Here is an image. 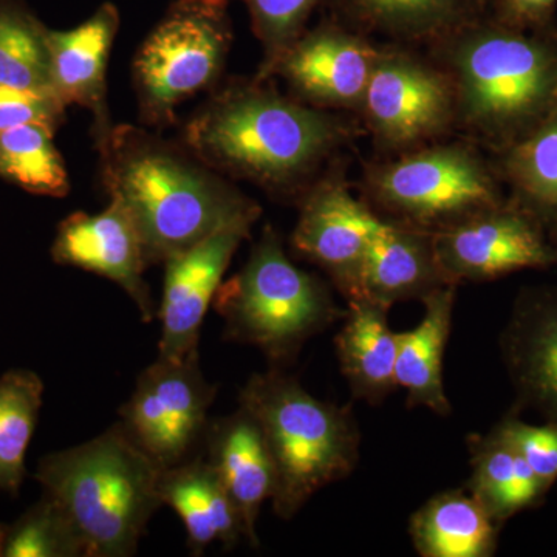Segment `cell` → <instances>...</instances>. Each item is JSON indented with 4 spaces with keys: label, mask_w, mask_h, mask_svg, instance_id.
<instances>
[{
    "label": "cell",
    "mask_w": 557,
    "mask_h": 557,
    "mask_svg": "<svg viewBox=\"0 0 557 557\" xmlns=\"http://www.w3.org/2000/svg\"><path fill=\"white\" fill-rule=\"evenodd\" d=\"M366 135L357 115L311 108L273 79H231L186 124L183 143L230 180L296 200Z\"/></svg>",
    "instance_id": "obj_1"
},
{
    "label": "cell",
    "mask_w": 557,
    "mask_h": 557,
    "mask_svg": "<svg viewBox=\"0 0 557 557\" xmlns=\"http://www.w3.org/2000/svg\"><path fill=\"white\" fill-rule=\"evenodd\" d=\"M102 183L141 236L149 265L163 263L220 230H252L262 208L183 143L131 124L101 146Z\"/></svg>",
    "instance_id": "obj_2"
},
{
    "label": "cell",
    "mask_w": 557,
    "mask_h": 557,
    "mask_svg": "<svg viewBox=\"0 0 557 557\" xmlns=\"http://www.w3.org/2000/svg\"><path fill=\"white\" fill-rule=\"evenodd\" d=\"M457 102V135L487 153L527 137L557 109V27L523 32L490 16L426 47Z\"/></svg>",
    "instance_id": "obj_3"
},
{
    "label": "cell",
    "mask_w": 557,
    "mask_h": 557,
    "mask_svg": "<svg viewBox=\"0 0 557 557\" xmlns=\"http://www.w3.org/2000/svg\"><path fill=\"white\" fill-rule=\"evenodd\" d=\"M161 471L115 423L83 445L40 458L35 479L67 512L86 557H129L163 505Z\"/></svg>",
    "instance_id": "obj_4"
},
{
    "label": "cell",
    "mask_w": 557,
    "mask_h": 557,
    "mask_svg": "<svg viewBox=\"0 0 557 557\" xmlns=\"http://www.w3.org/2000/svg\"><path fill=\"white\" fill-rule=\"evenodd\" d=\"M240 406L259 421L274 468L271 498L281 519H292L318 491L346 479L359 457V431L350 409L314 398L281 369L252 375Z\"/></svg>",
    "instance_id": "obj_5"
},
{
    "label": "cell",
    "mask_w": 557,
    "mask_h": 557,
    "mask_svg": "<svg viewBox=\"0 0 557 557\" xmlns=\"http://www.w3.org/2000/svg\"><path fill=\"white\" fill-rule=\"evenodd\" d=\"M212 304L225 321L226 338L260 348L274 364L295 358L306 341L346 317L329 285L289 260L271 225Z\"/></svg>",
    "instance_id": "obj_6"
},
{
    "label": "cell",
    "mask_w": 557,
    "mask_h": 557,
    "mask_svg": "<svg viewBox=\"0 0 557 557\" xmlns=\"http://www.w3.org/2000/svg\"><path fill=\"white\" fill-rule=\"evenodd\" d=\"M361 193L379 218L431 234L508 197L490 153L460 135L372 161L362 172Z\"/></svg>",
    "instance_id": "obj_7"
},
{
    "label": "cell",
    "mask_w": 557,
    "mask_h": 557,
    "mask_svg": "<svg viewBox=\"0 0 557 557\" xmlns=\"http://www.w3.org/2000/svg\"><path fill=\"white\" fill-rule=\"evenodd\" d=\"M233 39L228 0H174L134 61L143 124L164 129L183 101L214 89Z\"/></svg>",
    "instance_id": "obj_8"
},
{
    "label": "cell",
    "mask_w": 557,
    "mask_h": 557,
    "mask_svg": "<svg viewBox=\"0 0 557 557\" xmlns=\"http://www.w3.org/2000/svg\"><path fill=\"white\" fill-rule=\"evenodd\" d=\"M384 159L456 137L457 102L445 70L426 50L381 42L357 113Z\"/></svg>",
    "instance_id": "obj_9"
},
{
    "label": "cell",
    "mask_w": 557,
    "mask_h": 557,
    "mask_svg": "<svg viewBox=\"0 0 557 557\" xmlns=\"http://www.w3.org/2000/svg\"><path fill=\"white\" fill-rule=\"evenodd\" d=\"M218 387L205 379L199 351L180 361L157 358L137 379L119 424L161 469L190 460L205 443Z\"/></svg>",
    "instance_id": "obj_10"
},
{
    "label": "cell",
    "mask_w": 557,
    "mask_h": 557,
    "mask_svg": "<svg viewBox=\"0 0 557 557\" xmlns=\"http://www.w3.org/2000/svg\"><path fill=\"white\" fill-rule=\"evenodd\" d=\"M432 239L450 284L494 281L520 270L557 265L547 226L509 197L432 234Z\"/></svg>",
    "instance_id": "obj_11"
},
{
    "label": "cell",
    "mask_w": 557,
    "mask_h": 557,
    "mask_svg": "<svg viewBox=\"0 0 557 557\" xmlns=\"http://www.w3.org/2000/svg\"><path fill=\"white\" fill-rule=\"evenodd\" d=\"M379 53L380 40L329 16L285 51L271 79L311 108L357 115Z\"/></svg>",
    "instance_id": "obj_12"
},
{
    "label": "cell",
    "mask_w": 557,
    "mask_h": 557,
    "mask_svg": "<svg viewBox=\"0 0 557 557\" xmlns=\"http://www.w3.org/2000/svg\"><path fill=\"white\" fill-rule=\"evenodd\" d=\"M333 163L300 197L292 247L321 267L347 302L359 298V277L373 234L383 219L357 199Z\"/></svg>",
    "instance_id": "obj_13"
},
{
    "label": "cell",
    "mask_w": 557,
    "mask_h": 557,
    "mask_svg": "<svg viewBox=\"0 0 557 557\" xmlns=\"http://www.w3.org/2000/svg\"><path fill=\"white\" fill-rule=\"evenodd\" d=\"M251 230L233 226L211 234L164 260L159 311V358L180 361L199 351L200 330L234 252Z\"/></svg>",
    "instance_id": "obj_14"
},
{
    "label": "cell",
    "mask_w": 557,
    "mask_h": 557,
    "mask_svg": "<svg viewBox=\"0 0 557 557\" xmlns=\"http://www.w3.org/2000/svg\"><path fill=\"white\" fill-rule=\"evenodd\" d=\"M58 265L75 267L119 284L137 304L143 321H152L153 302L145 282L149 269L145 245L134 219L120 201L110 199L98 214L73 212L58 226L51 245Z\"/></svg>",
    "instance_id": "obj_15"
},
{
    "label": "cell",
    "mask_w": 557,
    "mask_h": 557,
    "mask_svg": "<svg viewBox=\"0 0 557 557\" xmlns=\"http://www.w3.org/2000/svg\"><path fill=\"white\" fill-rule=\"evenodd\" d=\"M520 405L557 424V289H522L500 339Z\"/></svg>",
    "instance_id": "obj_16"
},
{
    "label": "cell",
    "mask_w": 557,
    "mask_h": 557,
    "mask_svg": "<svg viewBox=\"0 0 557 557\" xmlns=\"http://www.w3.org/2000/svg\"><path fill=\"white\" fill-rule=\"evenodd\" d=\"M121 24L115 3L104 2L89 20L67 32L49 30L51 78L65 106L90 110L98 149L113 129L106 72Z\"/></svg>",
    "instance_id": "obj_17"
},
{
    "label": "cell",
    "mask_w": 557,
    "mask_h": 557,
    "mask_svg": "<svg viewBox=\"0 0 557 557\" xmlns=\"http://www.w3.org/2000/svg\"><path fill=\"white\" fill-rule=\"evenodd\" d=\"M207 460L215 468L239 512L244 536L259 547L256 533L260 508L276 493V468L256 417L239 406L230 416L209 421Z\"/></svg>",
    "instance_id": "obj_18"
},
{
    "label": "cell",
    "mask_w": 557,
    "mask_h": 557,
    "mask_svg": "<svg viewBox=\"0 0 557 557\" xmlns=\"http://www.w3.org/2000/svg\"><path fill=\"white\" fill-rule=\"evenodd\" d=\"M493 0H329L330 16L381 42L426 49L485 17Z\"/></svg>",
    "instance_id": "obj_19"
},
{
    "label": "cell",
    "mask_w": 557,
    "mask_h": 557,
    "mask_svg": "<svg viewBox=\"0 0 557 557\" xmlns=\"http://www.w3.org/2000/svg\"><path fill=\"white\" fill-rule=\"evenodd\" d=\"M446 285L450 282L440 267L432 234L383 220L366 251L358 299L391 309L405 300H423Z\"/></svg>",
    "instance_id": "obj_20"
},
{
    "label": "cell",
    "mask_w": 557,
    "mask_h": 557,
    "mask_svg": "<svg viewBox=\"0 0 557 557\" xmlns=\"http://www.w3.org/2000/svg\"><path fill=\"white\" fill-rule=\"evenodd\" d=\"M161 504L174 509L188 533V547L200 556L212 544L234 547L244 537L239 512L215 468L190 458L161 471Z\"/></svg>",
    "instance_id": "obj_21"
},
{
    "label": "cell",
    "mask_w": 557,
    "mask_h": 557,
    "mask_svg": "<svg viewBox=\"0 0 557 557\" xmlns=\"http://www.w3.org/2000/svg\"><path fill=\"white\" fill-rule=\"evenodd\" d=\"M457 287L446 285L426 296L420 324L410 332L398 333L397 387L408 392L409 406H421L442 417L450 413L443 384V355L453 324Z\"/></svg>",
    "instance_id": "obj_22"
},
{
    "label": "cell",
    "mask_w": 557,
    "mask_h": 557,
    "mask_svg": "<svg viewBox=\"0 0 557 557\" xmlns=\"http://www.w3.org/2000/svg\"><path fill=\"white\" fill-rule=\"evenodd\" d=\"M347 304L346 322L335 339L341 370L355 397L375 405L397 387L398 333L388 325L386 307L368 299Z\"/></svg>",
    "instance_id": "obj_23"
},
{
    "label": "cell",
    "mask_w": 557,
    "mask_h": 557,
    "mask_svg": "<svg viewBox=\"0 0 557 557\" xmlns=\"http://www.w3.org/2000/svg\"><path fill=\"white\" fill-rule=\"evenodd\" d=\"M496 520L463 490L428 500L409 522V534L423 557H490L497 548Z\"/></svg>",
    "instance_id": "obj_24"
},
{
    "label": "cell",
    "mask_w": 557,
    "mask_h": 557,
    "mask_svg": "<svg viewBox=\"0 0 557 557\" xmlns=\"http://www.w3.org/2000/svg\"><path fill=\"white\" fill-rule=\"evenodd\" d=\"M468 445L471 453L468 491L497 523L534 507L549 490L496 428L485 437L472 435Z\"/></svg>",
    "instance_id": "obj_25"
},
{
    "label": "cell",
    "mask_w": 557,
    "mask_h": 557,
    "mask_svg": "<svg viewBox=\"0 0 557 557\" xmlns=\"http://www.w3.org/2000/svg\"><path fill=\"white\" fill-rule=\"evenodd\" d=\"M508 197L547 228L557 223V109L515 145L490 153Z\"/></svg>",
    "instance_id": "obj_26"
},
{
    "label": "cell",
    "mask_w": 557,
    "mask_h": 557,
    "mask_svg": "<svg viewBox=\"0 0 557 557\" xmlns=\"http://www.w3.org/2000/svg\"><path fill=\"white\" fill-rule=\"evenodd\" d=\"M49 30L25 3L0 0V86L57 95Z\"/></svg>",
    "instance_id": "obj_27"
},
{
    "label": "cell",
    "mask_w": 557,
    "mask_h": 557,
    "mask_svg": "<svg viewBox=\"0 0 557 557\" xmlns=\"http://www.w3.org/2000/svg\"><path fill=\"white\" fill-rule=\"evenodd\" d=\"M42 395V380L32 370L13 369L0 376V491L11 496L20 494L25 479Z\"/></svg>",
    "instance_id": "obj_28"
},
{
    "label": "cell",
    "mask_w": 557,
    "mask_h": 557,
    "mask_svg": "<svg viewBox=\"0 0 557 557\" xmlns=\"http://www.w3.org/2000/svg\"><path fill=\"white\" fill-rule=\"evenodd\" d=\"M54 132L42 124L0 131V178L35 196H67L69 174Z\"/></svg>",
    "instance_id": "obj_29"
},
{
    "label": "cell",
    "mask_w": 557,
    "mask_h": 557,
    "mask_svg": "<svg viewBox=\"0 0 557 557\" xmlns=\"http://www.w3.org/2000/svg\"><path fill=\"white\" fill-rule=\"evenodd\" d=\"M0 557H86V545L64 508L44 493L20 519L0 523Z\"/></svg>",
    "instance_id": "obj_30"
},
{
    "label": "cell",
    "mask_w": 557,
    "mask_h": 557,
    "mask_svg": "<svg viewBox=\"0 0 557 557\" xmlns=\"http://www.w3.org/2000/svg\"><path fill=\"white\" fill-rule=\"evenodd\" d=\"M248 10L252 33L262 47L256 78L271 79L285 51L309 28L311 16L329 0H240Z\"/></svg>",
    "instance_id": "obj_31"
},
{
    "label": "cell",
    "mask_w": 557,
    "mask_h": 557,
    "mask_svg": "<svg viewBox=\"0 0 557 557\" xmlns=\"http://www.w3.org/2000/svg\"><path fill=\"white\" fill-rule=\"evenodd\" d=\"M497 431L525 458L534 474L548 487L557 479V424L534 426L509 416L496 426Z\"/></svg>",
    "instance_id": "obj_32"
},
{
    "label": "cell",
    "mask_w": 557,
    "mask_h": 557,
    "mask_svg": "<svg viewBox=\"0 0 557 557\" xmlns=\"http://www.w3.org/2000/svg\"><path fill=\"white\" fill-rule=\"evenodd\" d=\"M67 106L54 94L0 86V131L42 124L57 131Z\"/></svg>",
    "instance_id": "obj_33"
},
{
    "label": "cell",
    "mask_w": 557,
    "mask_h": 557,
    "mask_svg": "<svg viewBox=\"0 0 557 557\" xmlns=\"http://www.w3.org/2000/svg\"><path fill=\"white\" fill-rule=\"evenodd\" d=\"M556 10L557 0H493L487 16L516 30H548L557 27Z\"/></svg>",
    "instance_id": "obj_34"
},
{
    "label": "cell",
    "mask_w": 557,
    "mask_h": 557,
    "mask_svg": "<svg viewBox=\"0 0 557 557\" xmlns=\"http://www.w3.org/2000/svg\"><path fill=\"white\" fill-rule=\"evenodd\" d=\"M549 233V239H552L553 245H555L556 251H557V223L555 226H552V228L548 230Z\"/></svg>",
    "instance_id": "obj_35"
}]
</instances>
